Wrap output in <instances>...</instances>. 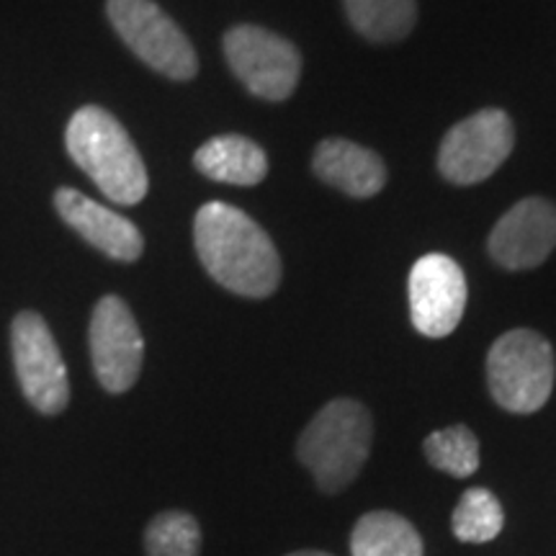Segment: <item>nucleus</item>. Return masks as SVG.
I'll list each match as a JSON object with an SVG mask.
<instances>
[{"mask_svg": "<svg viewBox=\"0 0 556 556\" xmlns=\"http://www.w3.org/2000/svg\"><path fill=\"white\" fill-rule=\"evenodd\" d=\"M54 208L65 219V225L73 227L88 245L101 250L109 258L135 263L142 255L144 240L137 225H131L127 217L111 212L99 201L88 199L86 193L60 189L54 193Z\"/></svg>", "mask_w": 556, "mask_h": 556, "instance_id": "12", "label": "nucleus"}, {"mask_svg": "<svg viewBox=\"0 0 556 556\" xmlns=\"http://www.w3.org/2000/svg\"><path fill=\"white\" fill-rule=\"evenodd\" d=\"M312 168L325 184L353 199L377 197L387 184L384 160L351 139H323L312 157Z\"/></svg>", "mask_w": 556, "mask_h": 556, "instance_id": "13", "label": "nucleus"}, {"mask_svg": "<svg viewBox=\"0 0 556 556\" xmlns=\"http://www.w3.org/2000/svg\"><path fill=\"white\" fill-rule=\"evenodd\" d=\"M516 127L500 109H484L458 122L443 137L438 170L456 186L482 184L510 157Z\"/></svg>", "mask_w": 556, "mask_h": 556, "instance_id": "7", "label": "nucleus"}, {"mask_svg": "<svg viewBox=\"0 0 556 556\" xmlns=\"http://www.w3.org/2000/svg\"><path fill=\"white\" fill-rule=\"evenodd\" d=\"M348 21L368 41L405 39L417 24V0H343Z\"/></svg>", "mask_w": 556, "mask_h": 556, "instance_id": "16", "label": "nucleus"}, {"mask_svg": "<svg viewBox=\"0 0 556 556\" xmlns=\"http://www.w3.org/2000/svg\"><path fill=\"white\" fill-rule=\"evenodd\" d=\"M486 248L507 270L541 266L556 248V204L541 197L520 199L500 217Z\"/></svg>", "mask_w": 556, "mask_h": 556, "instance_id": "11", "label": "nucleus"}, {"mask_svg": "<svg viewBox=\"0 0 556 556\" xmlns=\"http://www.w3.org/2000/svg\"><path fill=\"white\" fill-rule=\"evenodd\" d=\"M409 317L426 338H446L467 309V278L454 258L422 255L409 270Z\"/></svg>", "mask_w": 556, "mask_h": 556, "instance_id": "10", "label": "nucleus"}, {"mask_svg": "<svg viewBox=\"0 0 556 556\" xmlns=\"http://www.w3.org/2000/svg\"><path fill=\"white\" fill-rule=\"evenodd\" d=\"M351 556H422V539L400 513L371 510L353 528Z\"/></svg>", "mask_w": 556, "mask_h": 556, "instance_id": "15", "label": "nucleus"}, {"mask_svg": "<svg viewBox=\"0 0 556 556\" xmlns=\"http://www.w3.org/2000/svg\"><path fill=\"white\" fill-rule=\"evenodd\" d=\"M111 26L144 65L170 80H191L199 58L184 29L152 0H109Z\"/></svg>", "mask_w": 556, "mask_h": 556, "instance_id": "5", "label": "nucleus"}, {"mask_svg": "<svg viewBox=\"0 0 556 556\" xmlns=\"http://www.w3.org/2000/svg\"><path fill=\"white\" fill-rule=\"evenodd\" d=\"M287 556H332V554L319 552V548H302V552H294V554H287Z\"/></svg>", "mask_w": 556, "mask_h": 556, "instance_id": "20", "label": "nucleus"}, {"mask_svg": "<svg viewBox=\"0 0 556 556\" xmlns=\"http://www.w3.org/2000/svg\"><path fill=\"white\" fill-rule=\"evenodd\" d=\"M13 368L24 397L41 415H60L70 402V381L52 330L37 312H21L11 325Z\"/></svg>", "mask_w": 556, "mask_h": 556, "instance_id": "8", "label": "nucleus"}, {"mask_svg": "<svg viewBox=\"0 0 556 556\" xmlns=\"http://www.w3.org/2000/svg\"><path fill=\"white\" fill-rule=\"evenodd\" d=\"M374 422L366 405L356 400H332L307 422L296 441V456L317 486L338 495L353 484L371 454Z\"/></svg>", "mask_w": 556, "mask_h": 556, "instance_id": "3", "label": "nucleus"}, {"mask_svg": "<svg viewBox=\"0 0 556 556\" xmlns=\"http://www.w3.org/2000/svg\"><path fill=\"white\" fill-rule=\"evenodd\" d=\"M225 58L242 86L263 101H287L299 86L302 54L263 26H232L225 34Z\"/></svg>", "mask_w": 556, "mask_h": 556, "instance_id": "6", "label": "nucleus"}, {"mask_svg": "<svg viewBox=\"0 0 556 556\" xmlns=\"http://www.w3.org/2000/svg\"><path fill=\"white\" fill-rule=\"evenodd\" d=\"M201 176L232 186H258L268 173V157L261 144L242 135L212 137L193 155Z\"/></svg>", "mask_w": 556, "mask_h": 556, "instance_id": "14", "label": "nucleus"}, {"mask_svg": "<svg viewBox=\"0 0 556 556\" xmlns=\"http://www.w3.org/2000/svg\"><path fill=\"white\" fill-rule=\"evenodd\" d=\"M88 340L99 384L111 394L129 392L142 371L144 340L124 299L111 294L96 304Z\"/></svg>", "mask_w": 556, "mask_h": 556, "instance_id": "9", "label": "nucleus"}, {"mask_svg": "<svg viewBox=\"0 0 556 556\" xmlns=\"http://www.w3.org/2000/svg\"><path fill=\"white\" fill-rule=\"evenodd\" d=\"M148 556H199L201 526L191 513L165 510L150 520L144 531Z\"/></svg>", "mask_w": 556, "mask_h": 556, "instance_id": "19", "label": "nucleus"}, {"mask_svg": "<svg viewBox=\"0 0 556 556\" xmlns=\"http://www.w3.org/2000/svg\"><path fill=\"white\" fill-rule=\"evenodd\" d=\"M505 526V513L500 500L484 486H471L458 500L454 516H451V528L454 536L464 544H486L497 539Z\"/></svg>", "mask_w": 556, "mask_h": 556, "instance_id": "17", "label": "nucleus"}, {"mask_svg": "<svg viewBox=\"0 0 556 556\" xmlns=\"http://www.w3.org/2000/svg\"><path fill=\"white\" fill-rule=\"evenodd\" d=\"M430 467L456 479H467L479 469V441L467 426H451L435 430L422 443Z\"/></svg>", "mask_w": 556, "mask_h": 556, "instance_id": "18", "label": "nucleus"}, {"mask_svg": "<svg viewBox=\"0 0 556 556\" xmlns=\"http://www.w3.org/2000/svg\"><path fill=\"white\" fill-rule=\"evenodd\" d=\"M554 348L539 332L518 328L500 336L486 353V387L507 413L531 415L552 397Z\"/></svg>", "mask_w": 556, "mask_h": 556, "instance_id": "4", "label": "nucleus"}, {"mask_svg": "<svg viewBox=\"0 0 556 556\" xmlns=\"http://www.w3.org/2000/svg\"><path fill=\"white\" fill-rule=\"evenodd\" d=\"M201 266L227 291L266 299L281 283V258L258 222L225 201H208L193 219Z\"/></svg>", "mask_w": 556, "mask_h": 556, "instance_id": "1", "label": "nucleus"}, {"mask_svg": "<svg viewBox=\"0 0 556 556\" xmlns=\"http://www.w3.org/2000/svg\"><path fill=\"white\" fill-rule=\"evenodd\" d=\"M65 148L73 163L114 204L135 206L148 197L144 160L129 131L106 109L83 106L75 111L65 131Z\"/></svg>", "mask_w": 556, "mask_h": 556, "instance_id": "2", "label": "nucleus"}]
</instances>
